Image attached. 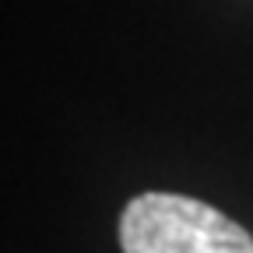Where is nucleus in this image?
<instances>
[{
  "mask_svg": "<svg viewBox=\"0 0 253 253\" xmlns=\"http://www.w3.org/2000/svg\"><path fill=\"white\" fill-rule=\"evenodd\" d=\"M120 246L123 253H253V236L197 197L148 190L123 208Z\"/></svg>",
  "mask_w": 253,
  "mask_h": 253,
  "instance_id": "1",
  "label": "nucleus"
}]
</instances>
